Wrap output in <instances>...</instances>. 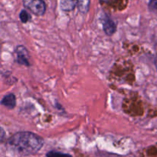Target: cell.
Segmentation results:
<instances>
[{"instance_id": "8992f818", "label": "cell", "mask_w": 157, "mask_h": 157, "mask_svg": "<svg viewBox=\"0 0 157 157\" xmlns=\"http://www.w3.org/2000/svg\"><path fill=\"white\" fill-rule=\"evenodd\" d=\"M78 9L83 14L87 13L90 8V0H77Z\"/></svg>"}, {"instance_id": "30bf717a", "label": "cell", "mask_w": 157, "mask_h": 157, "mask_svg": "<svg viewBox=\"0 0 157 157\" xmlns=\"http://www.w3.org/2000/svg\"><path fill=\"white\" fill-rule=\"evenodd\" d=\"M148 7L150 12L157 14V0H150Z\"/></svg>"}, {"instance_id": "8fae6325", "label": "cell", "mask_w": 157, "mask_h": 157, "mask_svg": "<svg viewBox=\"0 0 157 157\" xmlns=\"http://www.w3.org/2000/svg\"><path fill=\"white\" fill-rule=\"evenodd\" d=\"M4 134H5L4 129H3V128H1V140H2V141H3V137H4Z\"/></svg>"}, {"instance_id": "277c9868", "label": "cell", "mask_w": 157, "mask_h": 157, "mask_svg": "<svg viewBox=\"0 0 157 157\" xmlns=\"http://www.w3.org/2000/svg\"><path fill=\"white\" fill-rule=\"evenodd\" d=\"M103 29L107 35H112L116 32L117 25L107 15L103 18Z\"/></svg>"}, {"instance_id": "ba28073f", "label": "cell", "mask_w": 157, "mask_h": 157, "mask_svg": "<svg viewBox=\"0 0 157 157\" xmlns=\"http://www.w3.org/2000/svg\"><path fill=\"white\" fill-rule=\"evenodd\" d=\"M47 157H72L71 155L67 153H63L61 152H57V151H50L46 154Z\"/></svg>"}, {"instance_id": "9c48e42d", "label": "cell", "mask_w": 157, "mask_h": 157, "mask_svg": "<svg viewBox=\"0 0 157 157\" xmlns=\"http://www.w3.org/2000/svg\"><path fill=\"white\" fill-rule=\"evenodd\" d=\"M19 18L23 23H26L31 19V16L26 10H21L19 14Z\"/></svg>"}, {"instance_id": "3957f363", "label": "cell", "mask_w": 157, "mask_h": 157, "mask_svg": "<svg viewBox=\"0 0 157 157\" xmlns=\"http://www.w3.org/2000/svg\"><path fill=\"white\" fill-rule=\"evenodd\" d=\"M16 55H17V62L22 66H29L30 62L29 61V52L25 47L22 46H19L16 48Z\"/></svg>"}, {"instance_id": "7c38bea8", "label": "cell", "mask_w": 157, "mask_h": 157, "mask_svg": "<svg viewBox=\"0 0 157 157\" xmlns=\"http://www.w3.org/2000/svg\"><path fill=\"white\" fill-rule=\"evenodd\" d=\"M154 64H155V66H156V70H157V55H156V57H155Z\"/></svg>"}, {"instance_id": "5b68a950", "label": "cell", "mask_w": 157, "mask_h": 157, "mask_svg": "<svg viewBox=\"0 0 157 157\" xmlns=\"http://www.w3.org/2000/svg\"><path fill=\"white\" fill-rule=\"evenodd\" d=\"M1 103L2 106L8 108V109H14L15 106H16V98H15V95L12 93L5 95L2 99Z\"/></svg>"}, {"instance_id": "7a4b0ae2", "label": "cell", "mask_w": 157, "mask_h": 157, "mask_svg": "<svg viewBox=\"0 0 157 157\" xmlns=\"http://www.w3.org/2000/svg\"><path fill=\"white\" fill-rule=\"evenodd\" d=\"M23 5L35 15L41 16L45 13L46 5L43 0H23Z\"/></svg>"}, {"instance_id": "6da1fadb", "label": "cell", "mask_w": 157, "mask_h": 157, "mask_svg": "<svg viewBox=\"0 0 157 157\" xmlns=\"http://www.w3.org/2000/svg\"><path fill=\"white\" fill-rule=\"evenodd\" d=\"M8 145L14 152L28 155L38 152L44 145V139L33 132H18L8 139Z\"/></svg>"}, {"instance_id": "52a82bcc", "label": "cell", "mask_w": 157, "mask_h": 157, "mask_svg": "<svg viewBox=\"0 0 157 157\" xmlns=\"http://www.w3.org/2000/svg\"><path fill=\"white\" fill-rule=\"evenodd\" d=\"M77 0H61V7L64 11H71L75 9Z\"/></svg>"}]
</instances>
